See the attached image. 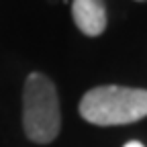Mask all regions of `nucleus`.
Listing matches in <instances>:
<instances>
[{
    "label": "nucleus",
    "mask_w": 147,
    "mask_h": 147,
    "mask_svg": "<svg viewBox=\"0 0 147 147\" xmlns=\"http://www.w3.org/2000/svg\"><path fill=\"white\" fill-rule=\"evenodd\" d=\"M84 121L100 127L129 125L147 117V90L127 86H98L80 100Z\"/></svg>",
    "instance_id": "nucleus-1"
},
{
    "label": "nucleus",
    "mask_w": 147,
    "mask_h": 147,
    "mask_svg": "<svg viewBox=\"0 0 147 147\" xmlns=\"http://www.w3.org/2000/svg\"><path fill=\"white\" fill-rule=\"evenodd\" d=\"M23 129L33 143H51L61 129L59 98L53 82L39 71H33L23 92Z\"/></svg>",
    "instance_id": "nucleus-2"
},
{
    "label": "nucleus",
    "mask_w": 147,
    "mask_h": 147,
    "mask_svg": "<svg viewBox=\"0 0 147 147\" xmlns=\"http://www.w3.org/2000/svg\"><path fill=\"white\" fill-rule=\"evenodd\" d=\"M71 16L76 27L88 37H98L106 29L104 0H74Z\"/></svg>",
    "instance_id": "nucleus-3"
},
{
    "label": "nucleus",
    "mask_w": 147,
    "mask_h": 147,
    "mask_svg": "<svg viewBox=\"0 0 147 147\" xmlns=\"http://www.w3.org/2000/svg\"><path fill=\"white\" fill-rule=\"evenodd\" d=\"M125 147H143V145H141L139 141H129V143H127Z\"/></svg>",
    "instance_id": "nucleus-4"
}]
</instances>
